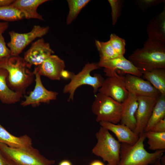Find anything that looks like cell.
<instances>
[{"mask_svg":"<svg viewBox=\"0 0 165 165\" xmlns=\"http://www.w3.org/2000/svg\"><path fill=\"white\" fill-rule=\"evenodd\" d=\"M128 60L141 72L165 68V44L148 38L143 47L135 50Z\"/></svg>","mask_w":165,"mask_h":165,"instance_id":"cell-1","label":"cell"},{"mask_svg":"<svg viewBox=\"0 0 165 165\" xmlns=\"http://www.w3.org/2000/svg\"><path fill=\"white\" fill-rule=\"evenodd\" d=\"M0 68L7 71V82L13 90L24 94L33 82L34 75L30 70L23 58L11 56L0 60Z\"/></svg>","mask_w":165,"mask_h":165,"instance_id":"cell-2","label":"cell"},{"mask_svg":"<svg viewBox=\"0 0 165 165\" xmlns=\"http://www.w3.org/2000/svg\"><path fill=\"white\" fill-rule=\"evenodd\" d=\"M146 138L144 132L139 134L138 140L134 144L121 143L118 165H151L161 158L165 150L148 152L144 145Z\"/></svg>","mask_w":165,"mask_h":165,"instance_id":"cell-3","label":"cell"},{"mask_svg":"<svg viewBox=\"0 0 165 165\" xmlns=\"http://www.w3.org/2000/svg\"><path fill=\"white\" fill-rule=\"evenodd\" d=\"M0 150L5 158L15 165H53V160L42 155L32 146L22 148H11L0 143Z\"/></svg>","mask_w":165,"mask_h":165,"instance_id":"cell-4","label":"cell"},{"mask_svg":"<svg viewBox=\"0 0 165 165\" xmlns=\"http://www.w3.org/2000/svg\"><path fill=\"white\" fill-rule=\"evenodd\" d=\"M97 141L93 148V154L101 157L107 165H118L121 144L107 129L100 127L95 134Z\"/></svg>","mask_w":165,"mask_h":165,"instance_id":"cell-5","label":"cell"},{"mask_svg":"<svg viewBox=\"0 0 165 165\" xmlns=\"http://www.w3.org/2000/svg\"><path fill=\"white\" fill-rule=\"evenodd\" d=\"M97 63H88L78 74L71 75L70 82L64 86L63 93L69 94L68 101H73L75 93L79 86L84 85L90 86L93 88V93L95 94L101 86L104 79L101 75L95 74L93 76L91 72L99 68Z\"/></svg>","mask_w":165,"mask_h":165,"instance_id":"cell-6","label":"cell"},{"mask_svg":"<svg viewBox=\"0 0 165 165\" xmlns=\"http://www.w3.org/2000/svg\"><path fill=\"white\" fill-rule=\"evenodd\" d=\"M92 110L97 122H105L118 124L121 119L122 103L100 93L95 95Z\"/></svg>","mask_w":165,"mask_h":165,"instance_id":"cell-7","label":"cell"},{"mask_svg":"<svg viewBox=\"0 0 165 165\" xmlns=\"http://www.w3.org/2000/svg\"><path fill=\"white\" fill-rule=\"evenodd\" d=\"M105 75L99 93L108 96L120 103L128 97L129 92L126 88L124 76L119 75L117 70L105 68Z\"/></svg>","mask_w":165,"mask_h":165,"instance_id":"cell-8","label":"cell"},{"mask_svg":"<svg viewBox=\"0 0 165 165\" xmlns=\"http://www.w3.org/2000/svg\"><path fill=\"white\" fill-rule=\"evenodd\" d=\"M49 29L48 26L42 27L35 25L33 26L30 31L27 33H20L14 31H9V34L10 39L7 45L10 50L11 56H18L33 40L47 34Z\"/></svg>","mask_w":165,"mask_h":165,"instance_id":"cell-9","label":"cell"},{"mask_svg":"<svg viewBox=\"0 0 165 165\" xmlns=\"http://www.w3.org/2000/svg\"><path fill=\"white\" fill-rule=\"evenodd\" d=\"M33 72L35 77V85L33 90L25 96V100L21 103V105L23 107L29 105L35 106L41 103H49L56 100L58 94L57 92L46 89L42 83L41 76L36 72Z\"/></svg>","mask_w":165,"mask_h":165,"instance_id":"cell-10","label":"cell"},{"mask_svg":"<svg viewBox=\"0 0 165 165\" xmlns=\"http://www.w3.org/2000/svg\"><path fill=\"white\" fill-rule=\"evenodd\" d=\"M54 53L50 44L41 38L32 43L23 58L31 68L33 65L37 66L41 64Z\"/></svg>","mask_w":165,"mask_h":165,"instance_id":"cell-11","label":"cell"},{"mask_svg":"<svg viewBox=\"0 0 165 165\" xmlns=\"http://www.w3.org/2000/svg\"><path fill=\"white\" fill-rule=\"evenodd\" d=\"M138 107L136 113V125L134 132L138 135L144 132L157 101V97H137Z\"/></svg>","mask_w":165,"mask_h":165,"instance_id":"cell-12","label":"cell"},{"mask_svg":"<svg viewBox=\"0 0 165 165\" xmlns=\"http://www.w3.org/2000/svg\"><path fill=\"white\" fill-rule=\"evenodd\" d=\"M141 77L126 74L124 76L127 89L137 96H149L158 97L160 92L148 81Z\"/></svg>","mask_w":165,"mask_h":165,"instance_id":"cell-13","label":"cell"},{"mask_svg":"<svg viewBox=\"0 0 165 165\" xmlns=\"http://www.w3.org/2000/svg\"><path fill=\"white\" fill-rule=\"evenodd\" d=\"M64 61L56 55H52L42 63L36 66L33 71L52 80H60L64 71Z\"/></svg>","mask_w":165,"mask_h":165,"instance_id":"cell-14","label":"cell"},{"mask_svg":"<svg viewBox=\"0 0 165 165\" xmlns=\"http://www.w3.org/2000/svg\"><path fill=\"white\" fill-rule=\"evenodd\" d=\"M127 98L122 103L120 124L125 125L134 131L136 125V113L138 107L137 96L128 91Z\"/></svg>","mask_w":165,"mask_h":165,"instance_id":"cell-15","label":"cell"},{"mask_svg":"<svg viewBox=\"0 0 165 165\" xmlns=\"http://www.w3.org/2000/svg\"><path fill=\"white\" fill-rule=\"evenodd\" d=\"M100 126L113 133L118 141L121 143L133 145L138 140L139 135L127 126L122 124H114L109 122H100Z\"/></svg>","mask_w":165,"mask_h":165,"instance_id":"cell-16","label":"cell"},{"mask_svg":"<svg viewBox=\"0 0 165 165\" xmlns=\"http://www.w3.org/2000/svg\"><path fill=\"white\" fill-rule=\"evenodd\" d=\"M100 68L121 71L126 74H129L141 77L142 73L124 56L106 60H100L97 63Z\"/></svg>","mask_w":165,"mask_h":165,"instance_id":"cell-17","label":"cell"},{"mask_svg":"<svg viewBox=\"0 0 165 165\" xmlns=\"http://www.w3.org/2000/svg\"><path fill=\"white\" fill-rule=\"evenodd\" d=\"M147 32L148 39L165 44V7L148 23Z\"/></svg>","mask_w":165,"mask_h":165,"instance_id":"cell-18","label":"cell"},{"mask_svg":"<svg viewBox=\"0 0 165 165\" xmlns=\"http://www.w3.org/2000/svg\"><path fill=\"white\" fill-rule=\"evenodd\" d=\"M47 0H16L10 5L23 14L24 18L43 20L42 16L37 11L38 8Z\"/></svg>","mask_w":165,"mask_h":165,"instance_id":"cell-19","label":"cell"},{"mask_svg":"<svg viewBox=\"0 0 165 165\" xmlns=\"http://www.w3.org/2000/svg\"><path fill=\"white\" fill-rule=\"evenodd\" d=\"M8 76L6 70L0 68V101L4 104H15L20 101L23 94L14 91L9 87L7 82Z\"/></svg>","mask_w":165,"mask_h":165,"instance_id":"cell-20","label":"cell"},{"mask_svg":"<svg viewBox=\"0 0 165 165\" xmlns=\"http://www.w3.org/2000/svg\"><path fill=\"white\" fill-rule=\"evenodd\" d=\"M0 143L13 148L30 146L32 145L31 139L28 135L15 136L10 133L0 124Z\"/></svg>","mask_w":165,"mask_h":165,"instance_id":"cell-21","label":"cell"},{"mask_svg":"<svg viewBox=\"0 0 165 165\" xmlns=\"http://www.w3.org/2000/svg\"><path fill=\"white\" fill-rule=\"evenodd\" d=\"M143 78L148 81L160 93L165 95V68L142 72Z\"/></svg>","mask_w":165,"mask_h":165,"instance_id":"cell-22","label":"cell"},{"mask_svg":"<svg viewBox=\"0 0 165 165\" xmlns=\"http://www.w3.org/2000/svg\"><path fill=\"white\" fill-rule=\"evenodd\" d=\"M165 119V95H160L158 98L144 132L151 130L161 120Z\"/></svg>","mask_w":165,"mask_h":165,"instance_id":"cell-23","label":"cell"},{"mask_svg":"<svg viewBox=\"0 0 165 165\" xmlns=\"http://www.w3.org/2000/svg\"><path fill=\"white\" fill-rule=\"evenodd\" d=\"M148 139V148L152 150H164L165 132H156L149 130L144 132Z\"/></svg>","mask_w":165,"mask_h":165,"instance_id":"cell-24","label":"cell"},{"mask_svg":"<svg viewBox=\"0 0 165 165\" xmlns=\"http://www.w3.org/2000/svg\"><path fill=\"white\" fill-rule=\"evenodd\" d=\"M90 1L89 0H68L69 11L66 23L70 24L76 19L81 10Z\"/></svg>","mask_w":165,"mask_h":165,"instance_id":"cell-25","label":"cell"},{"mask_svg":"<svg viewBox=\"0 0 165 165\" xmlns=\"http://www.w3.org/2000/svg\"><path fill=\"white\" fill-rule=\"evenodd\" d=\"M95 44L99 52L100 60H110L121 56L115 51L109 40L103 42L96 40Z\"/></svg>","mask_w":165,"mask_h":165,"instance_id":"cell-26","label":"cell"},{"mask_svg":"<svg viewBox=\"0 0 165 165\" xmlns=\"http://www.w3.org/2000/svg\"><path fill=\"white\" fill-rule=\"evenodd\" d=\"M23 18L22 13L10 5L0 7V20L13 21L21 20Z\"/></svg>","mask_w":165,"mask_h":165,"instance_id":"cell-27","label":"cell"},{"mask_svg":"<svg viewBox=\"0 0 165 165\" xmlns=\"http://www.w3.org/2000/svg\"><path fill=\"white\" fill-rule=\"evenodd\" d=\"M115 51L120 56H124L125 52V40L115 34H111L109 40Z\"/></svg>","mask_w":165,"mask_h":165,"instance_id":"cell-28","label":"cell"},{"mask_svg":"<svg viewBox=\"0 0 165 165\" xmlns=\"http://www.w3.org/2000/svg\"><path fill=\"white\" fill-rule=\"evenodd\" d=\"M111 8L112 24L115 25L120 16L122 5V1L119 0H108Z\"/></svg>","mask_w":165,"mask_h":165,"instance_id":"cell-29","label":"cell"},{"mask_svg":"<svg viewBox=\"0 0 165 165\" xmlns=\"http://www.w3.org/2000/svg\"><path fill=\"white\" fill-rule=\"evenodd\" d=\"M164 2V0H138L135 1L137 6L143 10Z\"/></svg>","mask_w":165,"mask_h":165,"instance_id":"cell-30","label":"cell"},{"mask_svg":"<svg viewBox=\"0 0 165 165\" xmlns=\"http://www.w3.org/2000/svg\"><path fill=\"white\" fill-rule=\"evenodd\" d=\"M11 56L10 50L6 45L2 34H0V60Z\"/></svg>","mask_w":165,"mask_h":165,"instance_id":"cell-31","label":"cell"},{"mask_svg":"<svg viewBox=\"0 0 165 165\" xmlns=\"http://www.w3.org/2000/svg\"><path fill=\"white\" fill-rule=\"evenodd\" d=\"M151 130L156 132H165V119L157 123Z\"/></svg>","mask_w":165,"mask_h":165,"instance_id":"cell-32","label":"cell"},{"mask_svg":"<svg viewBox=\"0 0 165 165\" xmlns=\"http://www.w3.org/2000/svg\"><path fill=\"white\" fill-rule=\"evenodd\" d=\"M8 27L9 24L7 22H0V34H2Z\"/></svg>","mask_w":165,"mask_h":165,"instance_id":"cell-33","label":"cell"},{"mask_svg":"<svg viewBox=\"0 0 165 165\" xmlns=\"http://www.w3.org/2000/svg\"><path fill=\"white\" fill-rule=\"evenodd\" d=\"M14 1L13 0H0V7L10 5Z\"/></svg>","mask_w":165,"mask_h":165,"instance_id":"cell-34","label":"cell"},{"mask_svg":"<svg viewBox=\"0 0 165 165\" xmlns=\"http://www.w3.org/2000/svg\"><path fill=\"white\" fill-rule=\"evenodd\" d=\"M0 165H8L6 158L0 150Z\"/></svg>","mask_w":165,"mask_h":165,"instance_id":"cell-35","label":"cell"},{"mask_svg":"<svg viewBox=\"0 0 165 165\" xmlns=\"http://www.w3.org/2000/svg\"><path fill=\"white\" fill-rule=\"evenodd\" d=\"M58 165H72L71 161L68 160H65L61 161Z\"/></svg>","mask_w":165,"mask_h":165,"instance_id":"cell-36","label":"cell"},{"mask_svg":"<svg viewBox=\"0 0 165 165\" xmlns=\"http://www.w3.org/2000/svg\"><path fill=\"white\" fill-rule=\"evenodd\" d=\"M89 165H105L104 163L101 161L96 160L91 162Z\"/></svg>","mask_w":165,"mask_h":165,"instance_id":"cell-37","label":"cell"},{"mask_svg":"<svg viewBox=\"0 0 165 165\" xmlns=\"http://www.w3.org/2000/svg\"><path fill=\"white\" fill-rule=\"evenodd\" d=\"M161 158L159 159L155 163L154 165H162L161 161Z\"/></svg>","mask_w":165,"mask_h":165,"instance_id":"cell-38","label":"cell"},{"mask_svg":"<svg viewBox=\"0 0 165 165\" xmlns=\"http://www.w3.org/2000/svg\"><path fill=\"white\" fill-rule=\"evenodd\" d=\"M6 161H7V163H8V165H15L12 162L10 161H9V160H6Z\"/></svg>","mask_w":165,"mask_h":165,"instance_id":"cell-39","label":"cell"}]
</instances>
